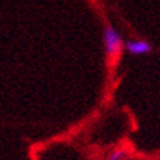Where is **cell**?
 <instances>
[{
	"instance_id": "obj_3",
	"label": "cell",
	"mask_w": 160,
	"mask_h": 160,
	"mask_svg": "<svg viewBox=\"0 0 160 160\" xmlns=\"http://www.w3.org/2000/svg\"><path fill=\"white\" fill-rule=\"evenodd\" d=\"M125 157V151L121 150V148H118V150H113L110 154L107 156L106 160H122Z\"/></svg>"
},
{
	"instance_id": "obj_1",
	"label": "cell",
	"mask_w": 160,
	"mask_h": 160,
	"mask_svg": "<svg viewBox=\"0 0 160 160\" xmlns=\"http://www.w3.org/2000/svg\"><path fill=\"white\" fill-rule=\"evenodd\" d=\"M103 47L109 60H116L125 47L122 34L110 24L103 27Z\"/></svg>"
},
{
	"instance_id": "obj_2",
	"label": "cell",
	"mask_w": 160,
	"mask_h": 160,
	"mask_svg": "<svg viewBox=\"0 0 160 160\" xmlns=\"http://www.w3.org/2000/svg\"><path fill=\"white\" fill-rule=\"evenodd\" d=\"M125 50L132 56H142L153 52V44L141 38H131L125 41Z\"/></svg>"
}]
</instances>
